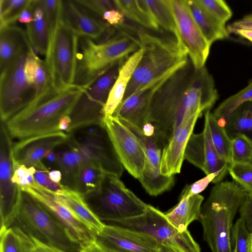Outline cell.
<instances>
[{
	"mask_svg": "<svg viewBox=\"0 0 252 252\" xmlns=\"http://www.w3.org/2000/svg\"><path fill=\"white\" fill-rule=\"evenodd\" d=\"M12 137L5 124L1 122L0 130V230L9 227L17 212L21 189L14 183L15 170L12 155Z\"/></svg>",
	"mask_w": 252,
	"mask_h": 252,
	"instance_id": "obj_13",
	"label": "cell"
},
{
	"mask_svg": "<svg viewBox=\"0 0 252 252\" xmlns=\"http://www.w3.org/2000/svg\"><path fill=\"white\" fill-rule=\"evenodd\" d=\"M56 193L59 200L67 207L96 236L102 230L105 223L93 213L81 194L76 191L64 188Z\"/></svg>",
	"mask_w": 252,
	"mask_h": 252,
	"instance_id": "obj_27",
	"label": "cell"
},
{
	"mask_svg": "<svg viewBox=\"0 0 252 252\" xmlns=\"http://www.w3.org/2000/svg\"><path fill=\"white\" fill-rule=\"evenodd\" d=\"M62 20L79 37L96 41L111 38L114 28L94 16L75 0H62Z\"/></svg>",
	"mask_w": 252,
	"mask_h": 252,
	"instance_id": "obj_20",
	"label": "cell"
},
{
	"mask_svg": "<svg viewBox=\"0 0 252 252\" xmlns=\"http://www.w3.org/2000/svg\"><path fill=\"white\" fill-rule=\"evenodd\" d=\"M0 232V252H31V238L18 227L10 226Z\"/></svg>",
	"mask_w": 252,
	"mask_h": 252,
	"instance_id": "obj_36",
	"label": "cell"
},
{
	"mask_svg": "<svg viewBox=\"0 0 252 252\" xmlns=\"http://www.w3.org/2000/svg\"><path fill=\"white\" fill-rule=\"evenodd\" d=\"M215 178V175L212 173L207 175L205 177L195 182V183L187 185L181 193L182 195H192L199 194L203 191L212 182Z\"/></svg>",
	"mask_w": 252,
	"mask_h": 252,
	"instance_id": "obj_47",
	"label": "cell"
},
{
	"mask_svg": "<svg viewBox=\"0 0 252 252\" xmlns=\"http://www.w3.org/2000/svg\"><path fill=\"white\" fill-rule=\"evenodd\" d=\"M192 15L210 45L214 42L229 36L225 24L212 16L198 0H186Z\"/></svg>",
	"mask_w": 252,
	"mask_h": 252,
	"instance_id": "obj_28",
	"label": "cell"
},
{
	"mask_svg": "<svg viewBox=\"0 0 252 252\" xmlns=\"http://www.w3.org/2000/svg\"><path fill=\"white\" fill-rule=\"evenodd\" d=\"M34 167L35 171L33 177L37 184L55 192H58L63 189V187L61 184L55 183L50 179V171L42 161Z\"/></svg>",
	"mask_w": 252,
	"mask_h": 252,
	"instance_id": "obj_45",
	"label": "cell"
},
{
	"mask_svg": "<svg viewBox=\"0 0 252 252\" xmlns=\"http://www.w3.org/2000/svg\"><path fill=\"white\" fill-rule=\"evenodd\" d=\"M67 138V133L61 131L20 139L12 147L14 168L35 166L48 152L64 144Z\"/></svg>",
	"mask_w": 252,
	"mask_h": 252,
	"instance_id": "obj_21",
	"label": "cell"
},
{
	"mask_svg": "<svg viewBox=\"0 0 252 252\" xmlns=\"http://www.w3.org/2000/svg\"><path fill=\"white\" fill-rule=\"evenodd\" d=\"M158 26L165 32L180 36L169 3V0H143Z\"/></svg>",
	"mask_w": 252,
	"mask_h": 252,
	"instance_id": "obj_35",
	"label": "cell"
},
{
	"mask_svg": "<svg viewBox=\"0 0 252 252\" xmlns=\"http://www.w3.org/2000/svg\"><path fill=\"white\" fill-rule=\"evenodd\" d=\"M205 9L215 19L225 24L232 16V12L223 0H198Z\"/></svg>",
	"mask_w": 252,
	"mask_h": 252,
	"instance_id": "obj_43",
	"label": "cell"
},
{
	"mask_svg": "<svg viewBox=\"0 0 252 252\" xmlns=\"http://www.w3.org/2000/svg\"><path fill=\"white\" fill-rule=\"evenodd\" d=\"M169 76L146 86L123 100L112 116L142 130L149 122L151 103L155 93Z\"/></svg>",
	"mask_w": 252,
	"mask_h": 252,
	"instance_id": "obj_22",
	"label": "cell"
},
{
	"mask_svg": "<svg viewBox=\"0 0 252 252\" xmlns=\"http://www.w3.org/2000/svg\"><path fill=\"white\" fill-rule=\"evenodd\" d=\"M87 89L76 84L62 90L51 87L4 122L10 135L20 140L61 131L60 119L70 116Z\"/></svg>",
	"mask_w": 252,
	"mask_h": 252,
	"instance_id": "obj_3",
	"label": "cell"
},
{
	"mask_svg": "<svg viewBox=\"0 0 252 252\" xmlns=\"http://www.w3.org/2000/svg\"><path fill=\"white\" fill-rule=\"evenodd\" d=\"M20 188L34 198L51 213L83 249L96 241V235L59 200L56 192L36 182Z\"/></svg>",
	"mask_w": 252,
	"mask_h": 252,
	"instance_id": "obj_16",
	"label": "cell"
},
{
	"mask_svg": "<svg viewBox=\"0 0 252 252\" xmlns=\"http://www.w3.org/2000/svg\"><path fill=\"white\" fill-rule=\"evenodd\" d=\"M80 252H108L96 241L84 248Z\"/></svg>",
	"mask_w": 252,
	"mask_h": 252,
	"instance_id": "obj_53",
	"label": "cell"
},
{
	"mask_svg": "<svg viewBox=\"0 0 252 252\" xmlns=\"http://www.w3.org/2000/svg\"><path fill=\"white\" fill-rule=\"evenodd\" d=\"M29 42L36 53L46 55L49 32L42 0H35L32 22L26 25Z\"/></svg>",
	"mask_w": 252,
	"mask_h": 252,
	"instance_id": "obj_29",
	"label": "cell"
},
{
	"mask_svg": "<svg viewBox=\"0 0 252 252\" xmlns=\"http://www.w3.org/2000/svg\"><path fill=\"white\" fill-rule=\"evenodd\" d=\"M228 172L234 181L252 194V162L229 164Z\"/></svg>",
	"mask_w": 252,
	"mask_h": 252,
	"instance_id": "obj_41",
	"label": "cell"
},
{
	"mask_svg": "<svg viewBox=\"0 0 252 252\" xmlns=\"http://www.w3.org/2000/svg\"><path fill=\"white\" fill-rule=\"evenodd\" d=\"M201 115L193 116L177 129L163 148L160 165L161 175L170 177L180 172L187 144L195 123Z\"/></svg>",
	"mask_w": 252,
	"mask_h": 252,
	"instance_id": "obj_23",
	"label": "cell"
},
{
	"mask_svg": "<svg viewBox=\"0 0 252 252\" xmlns=\"http://www.w3.org/2000/svg\"><path fill=\"white\" fill-rule=\"evenodd\" d=\"M204 197L199 194L180 195L179 202L165 215L170 222L180 232L188 230L192 221L199 220Z\"/></svg>",
	"mask_w": 252,
	"mask_h": 252,
	"instance_id": "obj_26",
	"label": "cell"
},
{
	"mask_svg": "<svg viewBox=\"0 0 252 252\" xmlns=\"http://www.w3.org/2000/svg\"><path fill=\"white\" fill-rule=\"evenodd\" d=\"M33 48L26 31L13 25L0 28V70Z\"/></svg>",
	"mask_w": 252,
	"mask_h": 252,
	"instance_id": "obj_24",
	"label": "cell"
},
{
	"mask_svg": "<svg viewBox=\"0 0 252 252\" xmlns=\"http://www.w3.org/2000/svg\"><path fill=\"white\" fill-rule=\"evenodd\" d=\"M205 116L208 121L212 140L215 148L220 157L231 164L232 140L213 113L208 110L205 112Z\"/></svg>",
	"mask_w": 252,
	"mask_h": 252,
	"instance_id": "obj_37",
	"label": "cell"
},
{
	"mask_svg": "<svg viewBox=\"0 0 252 252\" xmlns=\"http://www.w3.org/2000/svg\"><path fill=\"white\" fill-rule=\"evenodd\" d=\"M71 119L69 115L63 117L60 120L59 127L60 131L66 132L70 126Z\"/></svg>",
	"mask_w": 252,
	"mask_h": 252,
	"instance_id": "obj_54",
	"label": "cell"
},
{
	"mask_svg": "<svg viewBox=\"0 0 252 252\" xmlns=\"http://www.w3.org/2000/svg\"><path fill=\"white\" fill-rule=\"evenodd\" d=\"M251 100H252V78L245 88L220 103L213 113L220 125L222 126L225 121L239 106Z\"/></svg>",
	"mask_w": 252,
	"mask_h": 252,
	"instance_id": "obj_38",
	"label": "cell"
},
{
	"mask_svg": "<svg viewBox=\"0 0 252 252\" xmlns=\"http://www.w3.org/2000/svg\"><path fill=\"white\" fill-rule=\"evenodd\" d=\"M30 237L32 242L31 252H64L58 248L46 245L32 237Z\"/></svg>",
	"mask_w": 252,
	"mask_h": 252,
	"instance_id": "obj_51",
	"label": "cell"
},
{
	"mask_svg": "<svg viewBox=\"0 0 252 252\" xmlns=\"http://www.w3.org/2000/svg\"><path fill=\"white\" fill-rule=\"evenodd\" d=\"M251 234L243 220L241 218H238L233 226L231 232L233 252H251Z\"/></svg>",
	"mask_w": 252,
	"mask_h": 252,
	"instance_id": "obj_42",
	"label": "cell"
},
{
	"mask_svg": "<svg viewBox=\"0 0 252 252\" xmlns=\"http://www.w3.org/2000/svg\"><path fill=\"white\" fill-rule=\"evenodd\" d=\"M136 35L142 57L122 101L146 86L169 76L189 59L188 49L180 36L140 27L136 28Z\"/></svg>",
	"mask_w": 252,
	"mask_h": 252,
	"instance_id": "obj_2",
	"label": "cell"
},
{
	"mask_svg": "<svg viewBox=\"0 0 252 252\" xmlns=\"http://www.w3.org/2000/svg\"><path fill=\"white\" fill-rule=\"evenodd\" d=\"M32 0H0V28L11 25Z\"/></svg>",
	"mask_w": 252,
	"mask_h": 252,
	"instance_id": "obj_39",
	"label": "cell"
},
{
	"mask_svg": "<svg viewBox=\"0 0 252 252\" xmlns=\"http://www.w3.org/2000/svg\"><path fill=\"white\" fill-rule=\"evenodd\" d=\"M114 2L117 9L140 27L151 31L161 30L143 0H114Z\"/></svg>",
	"mask_w": 252,
	"mask_h": 252,
	"instance_id": "obj_32",
	"label": "cell"
},
{
	"mask_svg": "<svg viewBox=\"0 0 252 252\" xmlns=\"http://www.w3.org/2000/svg\"><path fill=\"white\" fill-rule=\"evenodd\" d=\"M124 14L117 9H113L105 12L101 19L110 26L117 29L123 26L125 23Z\"/></svg>",
	"mask_w": 252,
	"mask_h": 252,
	"instance_id": "obj_49",
	"label": "cell"
},
{
	"mask_svg": "<svg viewBox=\"0 0 252 252\" xmlns=\"http://www.w3.org/2000/svg\"><path fill=\"white\" fill-rule=\"evenodd\" d=\"M44 158L50 163H55L57 160V153L54 150L50 151L45 156Z\"/></svg>",
	"mask_w": 252,
	"mask_h": 252,
	"instance_id": "obj_58",
	"label": "cell"
},
{
	"mask_svg": "<svg viewBox=\"0 0 252 252\" xmlns=\"http://www.w3.org/2000/svg\"><path fill=\"white\" fill-rule=\"evenodd\" d=\"M120 178L105 173L97 189L82 195L93 213L105 224L141 215L148 205L127 189Z\"/></svg>",
	"mask_w": 252,
	"mask_h": 252,
	"instance_id": "obj_7",
	"label": "cell"
},
{
	"mask_svg": "<svg viewBox=\"0 0 252 252\" xmlns=\"http://www.w3.org/2000/svg\"><path fill=\"white\" fill-rule=\"evenodd\" d=\"M79 42V37L61 17L44 60L54 89L62 90L75 84Z\"/></svg>",
	"mask_w": 252,
	"mask_h": 252,
	"instance_id": "obj_9",
	"label": "cell"
},
{
	"mask_svg": "<svg viewBox=\"0 0 252 252\" xmlns=\"http://www.w3.org/2000/svg\"><path fill=\"white\" fill-rule=\"evenodd\" d=\"M231 140V164L252 162V141L242 134Z\"/></svg>",
	"mask_w": 252,
	"mask_h": 252,
	"instance_id": "obj_40",
	"label": "cell"
},
{
	"mask_svg": "<svg viewBox=\"0 0 252 252\" xmlns=\"http://www.w3.org/2000/svg\"><path fill=\"white\" fill-rule=\"evenodd\" d=\"M76 2L101 19L106 11L116 9L114 0H76Z\"/></svg>",
	"mask_w": 252,
	"mask_h": 252,
	"instance_id": "obj_44",
	"label": "cell"
},
{
	"mask_svg": "<svg viewBox=\"0 0 252 252\" xmlns=\"http://www.w3.org/2000/svg\"><path fill=\"white\" fill-rule=\"evenodd\" d=\"M96 242L108 252H158L159 243L141 231L105 224Z\"/></svg>",
	"mask_w": 252,
	"mask_h": 252,
	"instance_id": "obj_19",
	"label": "cell"
},
{
	"mask_svg": "<svg viewBox=\"0 0 252 252\" xmlns=\"http://www.w3.org/2000/svg\"><path fill=\"white\" fill-rule=\"evenodd\" d=\"M104 125L115 153L123 167L139 179L145 164V153L138 138L119 119L105 118Z\"/></svg>",
	"mask_w": 252,
	"mask_h": 252,
	"instance_id": "obj_14",
	"label": "cell"
},
{
	"mask_svg": "<svg viewBox=\"0 0 252 252\" xmlns=\"http://www.w3.org/2000/svg\"><path fill=\"white\" fill-rule=\"evenodd\" d=\"M32 49L0 70L1 122H6L36 98L25 72L27 58Z\"/></svg>",
	"mask_w": 252,
	"mask_h": 252,
	"instance_id": "obj_12",
	"label": "cell"
},
{
	"mask_svg": "<svg viewBox=\"0 0 252 252\" xmlns=\"http://www.w3.org/2000/svg\"><path fill=\"white\" fill-rule=\"evenodd\" d=\"M105 173L95 163L83 161L76 176L75 191L83 195L97 189Z\"/></svg>",
	"mask_w": 252,
	"mask_h": 252,
	"instance_id": "obj_34",
	"label": "cell"
},
{
	"mask_svg": "<svg viewBox=\"0 0 252 252\" xmlns=\"http://www.w3.org/2000/svg\"><path fill=\"white\" fill-rule=\"evenodd\" d=\"M67 147L56 152V164L62 174V186L75 191L76 176L83 160L77 152Z\"/></svg>",
	"mask_w": 252,
	"mask_h": 252,
	"instance_id": "obj_33",
	"label": "cell"
},
{
	"mask_svg": "<svg viewBox=\"0 0 252 252\" xmlns=\"http://www.w3.org/2000/svg\"><path fill=\"white\" fill-rule=\"evenodd\" d=\"M119 34L97 42L79 37L75 84L87 88L117 62L140 49L136 28L128 26Z\"/></svg>",
	"mask_w": 252,
	"mask_h": 252,
	"instance_id": "obj_5",
	"label": "cell"
},
{
	"mask_svg": "<svg viewBox=\"0 0 252 252\" xmlns=\"http://www.w3.org/2000/svg\"><path fill=\"white\" fill-rule=\"evenodd\" d=\"M158 252H183L181 250L171 246L159 244Z\"/></svg>",
	"mask_w": 252,
	"mask_h": 252,
	"instance_id": "obj_56",
	"label": "cell"
},
{
	"mask_svg": "<svg viewBox=\"0 0 252 252\" xmlns=\"http://www.w3.org/2000/svg\"><path fill=\"white\" fill-rule=\"evenodd\" d=\"M35 171L34 167L28 168L24 165H20L15 168L13 182L20 188L32 184L35 182L33 177Z\"/></svg>",
	"mask_w": 252,
	"mask_h": 252,
	"instance_id": "obj_46",
	"label": "cell"
},
{
	"mask_svg": "<svg viewBox=\"0 0 252 252\" xmlns=\"http://www.w3.org/2000/svg\"><path fill=\"white\" fill-rule=\"evenodd\" d=\"M10 226L64 252H80V244L38 201L21 189L18 208Z\"/></svg>",
	"mask_w": 252,
	"mask_h": 252,
	"instance_id": "obj_6",
	"label": "cell"
},
{
	"mask_svg": "<svg viewBox=\"0 0 252 252\" xmlns=\"http://www.w3.org/2000/svg\"><path fill=\"white\" fill-rule=\"evenodd\" d=\"M35 0H32L30 5L21 13L18 21L21 23L27 25L30 23L33 18V11Z\"/></svg>",
	"mask_w": 252,
	"mask_h": 252,
	"instance_id": "obj_52",
	"label": "cell"
},
{
	"mask_svg": "<svg viewBox=\"0 0 252 252\" xmlns=\"http://www.w3.org/2000/svg\"><path fill=\"white\" fill-rule=\"evenodd\" d=\"M120 121L135 135L144 148L145 164L138 180L145 190L149 195L156 196L170 189L174 185V176L160 174L161 149L163 146L158 139L155 135L146 136L136 126L125 121Z\"/></svg>",
	"mask_w": 252,
	"mask_h": 252,
	"instance_id": "obj_15",
	"label": "cell"
},
{
	"mask_svg": "<svg viewBox=\"0 0 252 252\" xmlns=\"http://www.w3.org/2000/svg\"><path fill=\"white\" fill-rule=\"evenodd\" d=\"M49 177L52 181L58 184H61L62 180V174L58 169L50 171Z\"/></svg>",
	"mask_w": 252,
	"mask_h": 252,
	"instance_id": "obj_55",
	"label": "cell"
},
{
	"mask_svg": "<svg viewBox=\"0 0 252 252\" xmlns=\"http://www.w3.org/2000/svg\"><path fill=\"white\" fill-rule=\"evenodd\" d=\"M67 146L77 152L83 160L92 162L104 172L120 177L124 171L105 125L82 126L67 133Z\"/></svg>",
	"mask_w": 252,
	"mask_h": 252,
	"instance_id": "obj_8",
	"label": "cell"
},
{
	"mask_svg": "<svg viewBox=\"0 0 252 252\" xmlns=\"http://www.w3.org/2000/svg\"><path fill=\"white\" fill-rule=\"evenodd\" d=\"M122 62L115 63L83 93L70 115L71 123L66 133L89 125H104L103 109Z\"/></svg>",
	"mask_w": 252,
	"mask_h": 252,
	"instance_id": "obj_11",
	"label": "cell"
},
{
	"mask_svg": "<svg viewBox=\"0 0 252 252\" xmlns=\"http://www.w3.org/2000/svg\"><path fill=\"white\" fill-rule=\"evenodd\" d=\"M248 194L234 181L220 182L212 188L199 220L212 252H233V221Z\"/></svg>",
	"mask_w": 252,
	"mask_h": 252,
	"instance_id": "obj_4",
	"label": "cell"
},
{
	"mask_svg": "<svg viewBox=\"0 0 252 252\" xmlns=\"http://www.w3.org/2000/svg\"><path fill=\"white\" fill-rule=\"evenodd\" d=\"M250 16L252 17V13L251 14H249Z\"/></svg>",
	"mask_w": 252,
	"mask_h": 252,
	"instance_id": "obj_60",
	"label": "cell"
},
{
	"mask_svg": "<svg viewBox=\"0 0 252 252\" xmlns=\"http://www.w3.org/2000/svg\"><path fill=\"white\" fill-rule=\"evenodd\" d=\"M218 98L207 68H195L189 58L160 86L151 101L149 123L163 147L177 129L193 116L210 110Z\"/></svg>",
	"mask_w": 252,
	"mask_h": 252,
	"instance_id": "obj_1",
	"label": "cell"
},
{
	"mask_svg": "<svg viewBox=\"0 0 252 252\" xmlns=\"http://www.w3.org/2000/svg\"><path fill=\"white\" fill-rule=\"evenodd\" d=\"M185 159L206 175L214 174L212 183L221 182L228 172L229 164L220 156L213 143L209 123L205 116L203 130L191 135L185 152Z\"/></svg>",
	"mask_w": 252,
	"mask_h": 252,
	"instance_id": "obj_17",
	"label": "cell"
},
{
	"mask_svg": "<svg viewBox=\"0 0 252 252\" xmlns=\"http://www.w3.org/2000/svg\"><path fill=\"white\" fill-rule=\"evenodd\" d=\"M239 213L247 230L252 233V194H248L240 208Z\"/></svg>",
	"mask_w": 252,
	"mask_h": 252,
	"instance_id": "obj_48",
	"label": "cell"
},
{
	"mask_svg": "<svg viewBox=\"0 0 252 252\" xmlns=\"http://www.w3.org/2000/svg\"><path fill=\"white\" fill-rule=\"evenodd\" d=\"M226 28L229 34H235L237 31L241 30H252V17L247 15L228 25Z\"/></svg>",
	"mask_w": 252,
	"mask_h": 252,
	"instance_id": "obj_50",
	"label": "cell"
},
{
	"mask_svg": "<svg viewBox=\"0 0 252 252\" xmlns=\"http://www.w3.org/2000/svg\"><path fill=\"white\" fill-rule=\"evenodd\" d=\"M143 52L139 49L125 62L121 66L118 77L109 94L103 109L105 118L112 116L122 102L133 73L142 57Z\"/></svg>",
	"mask_w": 252,
	"mask_h": 252,
	"instance_id": "obj_25",
	"label": "cell"
},
{
	"mask_svg": "<svg viewBox=\"0 0 252 252\" xmlns=\"http://www.w3.org/2000/svg\"><path fill=\"white\" fill-rule=\"evenodd\" d=\"M251 241H250V250L251 252H252V233H251Z\"/></svg>",
	"mask_w": 252,
	"mask_h": 252,
	"instance_id": "obj_59",
	"label": "cell"
},
{
	"mask_svg": "<svg viewBox=\"0 0 252 252\" xmlns=\"http://www.w3.org/2000/svg\"><path fill=\"white\" fill-rule=\"evenodd\" d=\"M116 225L146 233L159 244L174 247L183 252H200V248L189 231L179 232L168 220L165 214L148 204L145 212L138 216L113 221Z\"/></svg>",
	"mask_w": 252,
	"mask_h": 252,
	"instance_id": "obj_10",
	"label": "cell"
},
{
	"mask_svg": "<svg viewBox=\"0 0 252 252\" xmlns=\"http://www.w3.org/2000/svg\"><path fill=\"white\" fill-rule=\"evenodd\" d=\"M222 126L231 139L242 134L252 141V100L239 106L225 121Z\"/></svg>",
	"mask_w": 252,
	"mask_h": 252,
	"instance_id": "obj_31",
	"label": "cell"
},
{
	"mask_svg": "<svg viewBox=\"0 0 252 252\" xmlns=\"http://www.w3.org/2000/svg\"><path fill=\"white\" fill-rule=\"evenodd\" d=\"M25 72L28 82L34 90L36 97L52 87L45 62L37 56L33 48L28 55Z\"/></svg>",
	"mask_w": 252,
	"mask_h": 252,
	"instance_id": "obj_30",
	"label": "cell"
},
{
	"mask_svg": "<svg viewBox=\"0 0 252 252\" xmlns=\"http://www.w3.org/2000/svg\"><path fill=\"white\" fill-rule=\"evenodd\" d=\"M180 37L196 68L205 66L211 45L208 42L189 8L186 0H169Z\"/></svg>",
	"mask_w": 252,
	"mask_h": 252,
	"instance_id": "obj_18",
	"label": "cell"
},
{
	"mask_svg": "<svg viewBox=\"0 0 252 252\" xmlns=\"http://www.w3.org/2000/svg\"><path fill=\"white\" fill-rule=\"evenodd\" d=\"M235 34L248 39L252 42V30H241L237 31Z\"/></svg>",
	"mask_w": 252,
	"mask_h": 252,
	"instance_id": "obj_57",
	"label": "cell"
}]
</instances>
